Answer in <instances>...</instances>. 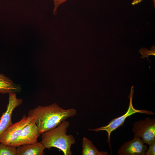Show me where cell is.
Segmentation results:
<instances>
[{
    "label": "cell",
    "mask_w": 155,
    "mask_h": 155,
    "mask_svg": "<svg viewBox=\"0 0 155 155\" xmlns=\"http://www.w3.org/2000/svg\"><path fill=\"white\" fill-rule=\"evenodd\" d=\"M77 112L75 108L65 109L54 103L38 106L30 110L28 116L34 121L42 134L55 128L68 118L73 117Z\"/></svg>",
    "instance_id": "cell-1"
},
{
    "label": "cell",
    "mask_w": 155,
    "mask_h": 155,
    "mask_svg": "<svg viewBox=\"0 0 155 155\" xmlns=\"http://www.w3.org/2000/svg\"><path fill=\"white\" fill-rule=\"evenodd\" d=\"M69 122L65 120L55 128L42 134L41 142L46 148H56L61 150L64 155H72L71 146L75 143L73 136L67 135Z\"/></svg>",
    "instance_id": "cell-2"
},
{
    "label": "cell",
    "mask_w": 155,
    "mask_h": 155,
    "mask_svg": "<svg viewBox=\"0 0 155 155\" xmlns=\"http://www.w3.org/2000/svg\"><path fill=\"white\" fill-rule=\"evenodd\" d=\"M131 91L129 94L128 97L130 101L129 106L127 111L125 114L117 118L113 119L106 126L100 127L95 129H89V130L95 132H98L104 131L107 133L108 137L107 141L108 144L111 151V135L112 132L115 130L117 128L123 125L126 118L135 113L145 114L149 115H152L154 113L150 111L146 110H140L135 108L132 104V99L134 93L133 86L131 88Z\"/></svg>",
    "instance_id": "cell-3"
},
{
    "label": "cell",
    "mask_w": 155,
    "mask_h": 155,
    "mask_svg": "<svg viewBox=\"0 0 155 155\" xmlns=\"http://www.w3.org/2000/svg\"><path fill=\"white\" fill-rule=\"evenodd\" d=\"M132 131L134 137L140 138L142 141L150 145L155 140V119L147 117L140 119L133 124Z\"/></svg>",
    "instance_id": "cell-4"
},
{
    "label": "cell",
    "mask_w": 155,
    "mask_h": 155,
    "mask_svg": "<svg viewBox=\"0 0 155 155\" xmlns=\"http://www.w3.org/2000/svg\"><path fill=\"white\" fill-rule=\"evenodd\" d=\"M39 129L34 121L31 122L23 129L18 137L9 145L17 147L27 144H34L38 142L40 136Z\"/></svg>",
    "instance_id": "cell-5"
},
{
    "label": "cell",
    "mask_w": 155,
    "mask_h": 155,
    "mask_svg": "<svg viewBox=\"0 0 155 155\" xmlns=\"http://www.w3.org/2000/svg\"><path fill=\"white\" fill-rule=\"evenodd\" d=\"M32 120L30 117L24 115L19 121L12 123L3 132L0 138V143L9 146L18 137L23 128Z\"/></svg>",
    "instance_id": "cell-6"
},
{
    "label": "cell",
    "mask_w": 155,
    "mask_h": 155,
    "mask_svg": "<svg viewBox=\"0 0 155 155\" xmlns=\"http://www.w3.org/2000/svg\"><path fill=\"white\" fill-rule=\"evenodd\" d=\"M8 103L6 111L3 113L0 120V138L3 132L13 123L11 116L13 111L22 103L23 100L18 98L15 92L9 93Z\"/></svg>",
    "instance_id": "cell-7"
},
{
    "label": "cell",
    "mask_w": 155,
    "mask_h": 155,
    "mask_svg": "<svg viewBox=\"0 0 155 155\" xmlns=\"http://www.w3.org/2000/svg\"><path fill=\"white\" fill-rule=\"evenodd\" d=\"M147 150L140 138L134 137L132 140L124 142L117 153L119 155H144Z\"/></svg>",
    "instance_id": "cell-8"
},
{
    "label": "cell",
    "mask_w": 155,
    "mask_h": 155,
    "mask_svg": "<svg viewBox=\"0 0 155 155\" xmlns=\"http://www.w3.org/2000/svg\"><path fill=\"white\" fill-rule=\"evenodd\" d=\"M17 155H44L45 149L41 142L16 147Z\"/></svg>",
    "instance_id": "cell-9"
},
{
    "label": "cell",
    "mask_w": 155,
    "mask_h": 155,
    "mask_svg": "<svg viewBox=\"0 0 155 155\" xmlns=\"http://www.w3.org/2000/svg\"><path fill=\"white\" fill-rule=\"evenodd\" d=\"M20 88L15 85L9 78L0 73V93H9L19 91Z\"/></svg>",
    "instance_id": "cell-10"
},
{
    "label": "cell",
    "mask_w": 155,
    "mask_h": 155,
    "mask_svg": "<svg viewBox=\"0 0 155 155\" xmlns=\"http://www.w3.org/2000/svg\"><path fill=\"white\" fill-rule=\"evenodd\" d=\"M82 155H108V153L105 151H99L93 144L92 141L84 137L82 143Z\"/></svg>",
    "instance_id": "cell-11"
},
{
    "label": "cell",
    "mask_w": 155,
    "mask_h": 155,
    "mask_svg": "<svg viewBox=\"0 0 155 155\" xmlns=\"http://www.w3.org/2000/svg\"><path fill=\"white\" fill-rule=\"evenodd\" d=\"M0 155H17L16 147L0 143Z\"/></svg>",
    "instance_id": "cell-12"
},
{
    "label": "cell",
    "mask_w": 155,
    "mask_h": 155,
    "mask_svg": "<svg viewBox=\"0 0 155 155\" xmlns=\"http://www.w3.org/2000/svg\"><path fill=\"white\" fill-rule=\"evenodd\" d=\"M151 50L149 51L148 49L145 48H142L139 51V52L142 54V56L141 58H144L146 57H147V59L150 61L148 59V57L149 55H152L155 56V46H153L151 48Z\"/></svg>",
    "instance_id": "cell-13"
},
{
    "label": "cell",
    "mask_w": 155,
    "mask_h": 155,
    "mask_svg": "<svg viewBox=\"0 0 155 155\" xmlns=\"http://www.w3.org/2000/svg\"><path fill=\"white\" fill-rule=\"evenodd\" d=\"M155 155V140L150 145L148 149L145 153L144 155Z\"/></svg>",
    "instance_id": "cell-14"
},
{
    "label": "cell",
    "mask_w": 155,
    "mask_h": 155,
    "mask_svg": "<svg viewBox=\"0 0 155 155\" xmlns=\"http://www.w3.org/2000/svg\"><path fill=\"white\" fill-rule=\"evenodd\" d=\"M54 3V7L53 9V14L55 15L57 13V10L59 6L63 3L68 0H53Z\"/></svg>",
    "instance_id": "cell-15"
},
{
    "label": "cell",
    "mask_w": 155,
    "mask_h": 155,
    "mask_svg": "<svg viewBox=\"0 0 155 155\" xmlns=\"http://www.w3.org/2000/svg\"><path fill=\"white\" fill-rule=\"evenodd\" d=\"M143 0H133L132 3L133 5L137 4L141 2Z\"/></svg>",
    "instance_id": "cell-16"
}]
</instances>
